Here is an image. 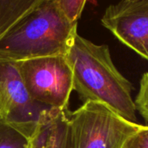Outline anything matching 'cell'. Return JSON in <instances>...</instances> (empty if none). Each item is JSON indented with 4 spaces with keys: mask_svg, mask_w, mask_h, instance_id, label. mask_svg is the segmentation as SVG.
Wrapping results in <instances>:
<instances>
[{
    "mask_svg": "<svg viewBox=\"0 0 148 148\" xmlns=\"http://www.w3.org/2000/svg\"><path fill=\"white\" fill-rule=\"evenodd\" d=\"M67 110L54 109L29 138L28 148H74Z\"/></svg>",
    "mask_w": 148,
    "mask_h": 148,
    "instance_id": "cell-7",
    "label": "cell"
},
{
    "mask_svg": "<svg viewBox=\"0 0 148 148\" xmlns=\"http://www.w3.org/2000/svg\"><path fill=\"white\" fill-rule=\"evenodd\" d=\"M41 0H0V37Z\"/></svg>",
    "mask_w": 148,
    "mask_h": 148,
    "instance_id": "cell-8",
    "label": "cell"
},
{
    "mask_svg": "<svg viewBox=\"0 0 148 148\" xmlns=\"http://www.w3.org/2000/svg\"><path fill=\"white\" fill-rule=\"evenodd\" d=\"M101 24L123 45L148 61V0H120L109 5Z\"/></svg>",
    "mask_w": 148,
    "mask_h": 148,
    "instance_id": "cell-6",
    "label": "cell"
},
{
    "mask_svg": "<svg viewBox=\"0 0 148 148\" xmlns=\"http://www.w3.org/2000/svg\"><path fill=\"white\" fill-rule=\"evenodd\" d=\"M133 100L136 111L138 112L148 125V71L141 76L138 92Z\"/></svg>",
    "mask_w": 148,
    "mask_h": 148,
    "instance_id": "cell-11",
    "label": "cell"
},
{
    "mask_svg": "<svg viewBox=\"0 0 148 148\" xmlns=\"http://www.w3.org/2000/svg\"><path fill=\"white\" fill-rule=\"evenodd\" d=\"M74 148H122L143 125L125 120L106 106L85 102L68 114Z\"/></svg>",
    "mask_w": 148,
    "mask_h": 148,
    "instance_id": "cell-3",
    "label": "cell"
},
{
    "mask_svg": "<svg viewBox=\"0 0 148 148\" xmlns=\"http://www.w3.org/2000/svg\"><path fill=\"white\" fill-rule=\"evenodd\" d=\"M72 22H79L87 0H51Z\"/></svg>",
    "mask_w": 148,
    "mask_h": 148,
    "instance_id": "cell-10",
    "label": "cell"
},
{
    "mask_svg": "<svg viewBox=\"0 0 148 148\" xmlns=\"http://www.w3.org/2000/svg\"><path fill=\"white\" fill-rule=\"evenodd\" d=\"M78 34L71 21L51 1H41L0 37V58L26 59L66 55Z\"/></svg>",
    "mask_w": 148,
    "mask_h": 148,
    "instance_id": "cell-2",
    "label": "cell"
},
{
    "mask_svg": "<svg viewBox=\"0 0 148 148\" xmlns=\"http://www.w3.org/2000/svg\"><path fill=\"white\" fill-rule=\"evenodd\" d=\"M122 148H148V125H142L124 143Z\"/></svg>",
    "mask_w": 148,
    "mask_h": 148,
    "instance_id": "cell-12",
    "label": "cell"
},
{
    "mask_svg": "<svg viewBox=\"0 0 148 148\" xmlns=\"http://www.w3.org/2000/svg\"><path fill=\"white\" fill-rule=\"evenodd\" d=\"M16 64L33 100L52 109H68L73 83L66 56L26 59L16 62Z\"/></svg>",
    "mask_w": 148,
    "mask_h": 148,
    "instance_id": "cell-4",
    "label": "cell"
},
{
    "mask_svg": "<svg viewBox=\"0 0 148 148\" xmlns=\"http://www.w3.org/2000/svg\"><path fill=\"white\" fill-rule=\"evenodd\" d=\"M29 139L22 133L0 122V148H28Z\"/></svg>",
    "mask_w": 148,
    "mask_h": 148,
    "instance_id": "cell-9",
    "label": "cell"
},
{
    "mask_svg": "<svg viewBox=\"0 0 148 148\" xmlns=\"http://www.w3.org/2000/svg\"><path fill=\"white\" fill-rule=\"evenodd\" d=\"M65 56L72 71L73 91L84 103L103 104L125 120L138 123L132 84L116 68L108 45L77 34Z\"/></svg>",
    "mask_w": 148,
    "mask_h": 148,
    "instance_id": "cell-1",
    "label": "cell"
},
{
    "mask_svg": "<svg viewBox=\"0 0 148 148\" xmlns=\"http://www.w3.org/2000/svg\"><path fill=\"white\" fill-rule=\"evenodd\" d=\"M0 122H3V117H2V105H1V99H0Z\"/></svg>",
    "mask_w": 148,
    "mask_h": 148,
    "instance_id": "cell-13",
    "label": "cell"
},
{
    "mask_svg": "<svg viewBox=\"0 0 148 148\" xmlns=\"http://www.w3.org/2000/svg\"><path fill=\"white\" fill-rule=\"evenodd\" d=\"M0 99L3 122L28 139L42 119L54 110L32 99L16 62L3 58H0Z\"/></svg>",
    "mask_w": 148,
    "mask_h": 148,
    "instance_id": "cell-5",
    "label": "cell"
}]
</instances>
